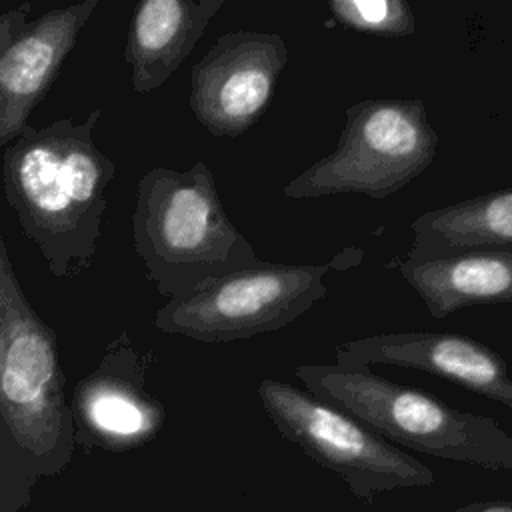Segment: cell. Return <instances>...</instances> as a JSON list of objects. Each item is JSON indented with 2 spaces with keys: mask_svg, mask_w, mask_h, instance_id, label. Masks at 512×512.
<instances>
[{
  "mask_svg": "<svg viewBox=\"0 0 512 512\" xmlns=\"http://www.w3.org/2000/svg\"><path fill=\"white\" fill-rule=\"evenodd\" d=\"M102 108L80 122L60 118L26 126L2 154V186L26 238L56 278H76L96 258L106 188L116 164L94 130Z\"/></svg>",
  "mask_w": 512,
  "mask_h": 512,
  "instance_id": "cell-1",
  "label": "cell"
},
{
  "mask_svg": "<svg viewBox=\"0 0 512 512\" xmlns=\"http://www.w3.org/2000/svg\"><path fill=\"white\" fill-rule=\"evenodd\" d=\"M132 240L144 276L166 300L186 298L262 260L226 214L204 160L188 170L156 166L140 176Z\"/></svg>",
  "mask_w": 512,
  "mask_h": 512,
  "instance_id": "cell-2",
  "label": "cell"
},
{
  "mask_svg": "<svg viewBox=\"0 0 512 512\" xmlns=\"http://www.w3.org/2000/svg\"><path fill=\"white\" fill-rule=\"evenodd\" d=\"M294 376L306 392L364 422L398 448L488 470H512V436L488 416L458 410L368 366L300 364Z\"/></svg>",
  "mask_w": 512,
  "mask_h": 512,
  "instance_id": "cell-3",
  "label": "cell"
},
{
  "mask_svg": "<svg viewBox=\"0 0 512 512\" xmlns=\"http://www.w3.org/2000/svg\"><path fill=\"white\" fill-rule=\"evenodd\" d=\"M438 144L422 98H366L344 110L334 150L286 182L282 194L382 200L420 176L434 162Z\"/></svg>",
  "mask_w": 512,
  "mask_h": 512,
  "instance_id": "cell-4",
  "label": "cell"
},
{
  "mask_svg": "<svg viewBox=\"0 0 512 512\" xmlns=\"http://www.w3.org/2000/svg\"><path fill=\"white\" fill-rule=\"evenodd\" d=\"M64 384L56 334L26 300L0 234V418L36 458L68 452Z\"/></svg>",
  "mask_w": 512,
  "mask_h": 512,
  "instance_id": "cell-5",
  "label": "cell"
},
{
  "mask_svg": "<svg viewBox=\"0 0 512 512\" xmlns=\"http://www.w3.org/2000/svg\"><path fill=\"white\" fill-rule=\"evenodd\" d=\"M350 254L346 250L326 264L260 260L186 298L166 300L154 314V326L198 342H232L276 332L326 296L324 276Z\"/></svg>",
  "mask_w": 512,
  "mask_h": 512,
  "instance_id": "cell-6",
  "label": "cell"
},
{
  "mask_svg": "<svg viewBox=\"0 0 512 512\" xmlns=\"http://www.w3.org/2000/svg\"><path fill=\"white\" fill-rule=\"evenodd\" d=\"M258 396L278 434L340 476L366 504L380 492L428 488L436 480L424 462L302 388L262 378Z\"/></svg>",
  "mask_w": 512,
  "mask_h": 512,
  "instance_id": "cell-7",
  "label": "cell"
},
{
  "mask_svg": "<svg viewBox=\"0 0 512 512\" xmlns=\"http://www.w3.org/2000/svg\"><path fill=\"white\" fill-rule=\"evenodd\" d=\"M286 64L288 46L276 32L234 30L218 36L190 72L194 118L212 136H242L266 112Z\"/></svg>",
  "mask_w": 512,
  "mask_h": 512,
  "instance_id": "cell-8",
  "label": "cell"
},
{
  "mask_svg": "<svg viewBox=\"0 0 512 512\" xmlns=\"http://www.w3.org/2000/svg\"><path fill=\"white\" fill-rule=\"evenodd\" d=\"M338 366H396L450 380L512 410L508 362L492 346L454 332H384L344 340L336 346Z\"/></svg>",
  "mask_w": 512,
  "mask_h": 512,
  "instance_id": "cell-9",
  "label": "cell"
},
{
  "mask_svg": "<svg viewBox=\"0 0 512 512\" xmlns=\"http://www.w3.org/2000/svg\"><path fill=\"white\" fill-rule=\"evenodd\" d=\"M146 360L122 330L98 366L72 392V424L106 448H130L152 440L164 424V406L146 390Z\"/></svg>",
  "mask_w": 512,
  "mask_h": 512,
  "instance_id": "cell-10",
  "label": "cell"
},
{
  "mask_svg": "<svg viewBox=\"0 0 512 512\" xmlns=\"http://www.w3.org/2000/svg\"><path fill=\"white\" fill-rule=\"evenodd\" d=\"M98 8L84 0L32 18L0 54V146H8L46 98L82 28Z\"/></svg>",
  "mask_w": 512,
  "mask_h": 512,
  "instance_id": "cell-11",
  "label": "cell"
},
{
  "mask_svg": "<svg viewBox=\"0 0 512 512\" xmlns=\"http://www.w3.org/2000/svg\"><path fill=\"white\" fill-rule=\"evenodd\" d=\"M222 6L224 0H140L124 48L134 92L160 88L190 56Z\"/></svg>",
  "mask_w": 512,
  "mask_h": 512,
  "instance_id": "cell-12",
  "label": "cell"
},
{
  "mask_svg": "<svg viewBox=\"0 0 512 512\" xmlns=\"http://www.w3.org/2000/svg\"><path fill=\"white\" fill-rule=\"evenodd\" d=\"M428 312L442 320L460 308L512 304V248L464 250L434 258H392Z\"/></svg>",
  "mask_w": 512,
  "mask_h": 512,
  "instance_id": "cell-13",
  "label": "cell"
},
{
  "mask_svg": "<svg viewBox=\"0 0 512 512\" xmlns=\"http://www.w3.org/2000/svg\"><path fill=\"white\" fill-rule=\"evenodd\" d=\"M406 258H434L464 250L512 248V188L482 192L422 212Z\"/></svg>",
  "mask_w": 512,
  "mask_h": 512,
  "instance_id": "cell-14",
  "label": "cell"
},
{
  "mask_svg": "<svg viewBox=\"0 0 512 512\" xmlns=\"http://www.w3.org/2000/svg\"><path fill=\"white\" fill-rule=\"evenodd\" d=\"M330 16L356 32L404 38L416 30V16L410 2L404 0H332Z\"/></svg>",
  "mask_w": 512,
  "mask_h": 512,
  "instance_id": "cell-15",
  "label": "cell"
},
{
  "mask_svg": "<svg viewBox=\"0 0 512 512\" xmlns=\"http://www.w3.org/2000/svg\"><path fill=\"white\" fill-rule=\"evenodd\" d=\"M30 14H32V2H22V4H18V6L0 14V54L8 46V42L30 20Z\"/></svg>",
  "mask_w": 512,
  "mask_h": 512,
  "instance_id": "cell-16",
  "label": "cell"
},
{
  "mask_svg": "<svg viewBox=\"0 0 512 512\" xmlns=\"http://www.w3.org/2000/svg\"><path fill=\"white\" fill-rule=\"evenodd\" d=\"M450 512H512V498L510 500H478L462 504Z\"/></svg>",
  "mask_w": 512,
  "mask_h": 512,
  "instance_id": "cell-17",
  "label": "cell"
}]
</instances>
